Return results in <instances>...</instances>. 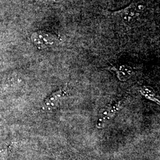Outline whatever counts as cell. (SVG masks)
<instances>
[{"mask_svg": "<svg viewBox=\"0 0 160 160\" xmlns=\"http://www.w3.org/2000/svg\"><path fill=\"white\" fill-rule=\"evenodd\" d=\"M31 39L34 45L39 49L55 46L59 42V38L56 35L44 31L34 32L31 36Z\"/></svg>", "mask_w": 160, "mask_h": 160, "instance_id": "cell-1", "label": "cell"}, {"mask_svg": "<svg viewBox=\"0 0 160 160\" xmlns=\"http://www.w3.org/2000/svg\"><path fill=\"white\" fill-rule=\"evenodd\" d=\"M124 99L119 100V101L114 102L105 109H104L100 114L96 126L97 128L101 129L106 125V123L111 120L116 113L120 110L125 103Z\"/></svg>", "mask_w": 160, "mask_h": 160, "instance_id": "cell-2", "label": "cell"}, {"mask_svg": "<svg viewBox=\"0 0 160 160\" xmlns=\"http://www.w3.org/2000/svg\"><path fill=\"white\" fill-rule=\"evenodd\" d=\"M143 10V5L133 2L123 10L114 12L113 14L119 16L125 23H131L139 16Z\"/></svg>", "mask_w": 160, "mask_h": 160, "instance_id": "cell-3", "label": "cell"}, {"mask_svg": "<svg viewBox=\"0 0 160 160\" xmlns=\"http://www.w3.org/2000/svg\"><path fill=\"white\" fill-rule=\"evenodd\" d=\"M68 95V89L65 86L53 92L46 98L43 103V109L46 111H52L57 108L59 104Z\"/></svg>", "mask_w": 160, "mask_h": 160, "instance_id": "cell-4", "label": "cell"}, {"mask_svg": "<svg viewBox=\"0 0 160 160\" xmlns=\"http://www.w3.org/2000/svg\"><path fill=\"white\" fill-rule=\"evenodd\" d=\"M110 69L116 72L119 79L121 81H125L131 77L132 72L131 67L126 65L114 66Z\"/></svg>", "mask_w": 160, "mask_h": 160, "instance_id": "cell-5", "label": "cell"}, {"mask_svg": "<svg viewBox=\"0 0 160 160\" xmlns=\"http://www.w3.org/2000/svg\"><path fill=\"white\" fill-rule=\"evenodd\" d=\"M139 92H141L142 94H143L145 97L147 98L149 100L154 101L155 102L158 103V104H160L159 98L156 94L154 90L150 87L143 86L142 88H140Z\"/></svg>", "mask_w": 160, "mask_h": 160, "instance_id": "cell-6", "label": "cell"}, {"mask_svg": "<svg viewBox=\"0 0 160 160\" xmlns=\"http://www.w3.org/2000/svg\"><path fill=\"white\" fill-rule=\"evenodd\" d=\"M38 2L43 3H54L59 2L60 0H36Z\"/></svg>", "mask_w": 160, "mask_h": 160, "instance_id": "cell-7", "label": "cell"}]
</instances>
